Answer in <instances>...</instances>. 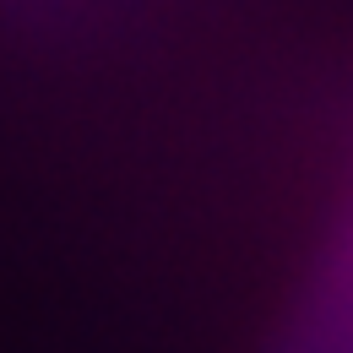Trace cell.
<instances>
[{"label":"cell","instance_id":"cell-1","mask_svg":"<svg viewBox=\"0 0 353 353\" xmlns=\"http://www.w3.org/2000/svg\"><path fill=\"white\" fill-rule=\"evenodd\" d=\"M305 353H353V234H348V250H343V266L321 299V315L310 326V343Z\"/></svg>","mask_w":353,"mask_h":353}]
</instances>
